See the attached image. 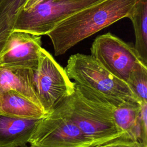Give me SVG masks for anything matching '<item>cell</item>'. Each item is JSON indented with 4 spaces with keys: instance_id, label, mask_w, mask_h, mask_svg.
<instances>
[{
    "instance_id": "1",
    "label": "cell",
    "mask_w": 147,
    "mask_h": 147,
    "mask_svg": "<svg viewBox=\"0 0 147 147\" xmlns=\"http://www.w3.org/2000/svg\"><path fill=\"white\" fill-rule=\"evenodd\" d=\"M74 83V92L57 106L89 140L97 146L125 137L130 138L115 122L113 110L118 106L104 96Z\"/></svg>"
},
{
    "instance_id": "2",
    "label": "cell",
    "mask_w": 147,
    "mask_h": 147,
    "mask_svg": "<svg viewBox=\"0 0 147 147\" xmlns=\"http://www.w3.org/2000/svg\"><path fill=\"white\" fill-rule=\"evenodd\" d=\"M137 0H103L68 16L47 35L55 56L65 53L81 41L115 22L128 18Z\"/></svg>"
},
{
    "instance_id": "3",
    "label": "cell",
    "mask_w": 147,
    "mask_h": 147,
    "mask_svg": "<svg viewBox=\"0 0 147 147\" xmlns=\"http://www.w3.org/2000/svg\"><path fill=\"white\" fill-rule=\"evenodd\" d=\"M65 70L71 80L118 106L125 102H139L127 83L113 75L91 55H71Z\"/></svg>"
},
{
    "instance_id": "4",
    "label": "cell",
    "mask_w": 147,
    "mask_h": 147,
    "mask_svg": "<svg viewBox=\"0 0 147 147\" xmlns=\"http://www.w3.org/2000/svg\"><path fill=\"white\" fill-rule=\"evenodd\" d=\"M103 0H45L18 13L13 31L42 36L75 12Z\"/></svg>"
},
{
    "instance_id": "5",
    "label": "cell",
    "mask_w": 147,
    "mask_h": 147,
    "mask_svg": "<svg viewBox=\"0 0 147 147\" xmlns=\"http://www.w3.org/2000/svg\"><path fill=\"white\" fill-rule=\"evenodd\" d=\"M35 91L44 111L49 114L75 90V83L45 49L41 48L38 64L34 71Z\"/></svg>"
},
{
    "instance_id": "6",
    "label": "cell",
    "mask_w": 147,
    "mask_h": 147,
    "mask_svg": "<svg viewBox=\"0 0 147 147\" xmlns=\"http://www.w3.org/2000/svg\"><path fill=\"white\" fill-rule=\"evenodd\" d=\"M29 143L32 147H93L95 145L59 106L40 119Z\"/></svg>"
},
{
    "instance_id": "7",
    "label": "cell",
    "mask_w": 147,
    "mask_h": 147,
    "mask_svg": "<svg viewBox=\"0 0 147 147\" xmlns=\"http://www.w3.org/2000/svg\"><path fill=\"white\" fill-rule=\"evenodd\" d=\"M91 53L106 70L126 83L136 65L140 63H143L134 47L110 33L100 35L95 39Z\"/></svg>"
},
{
    "instance_id": "8",
    "label": "cell",
    "mask_w": 147,
    "mask_h": 147,
    "mask_svg": "<svg viewBox=\"0 0 147 147\" xmlns=\"http://www.w3.org/2000/svg\"><path fill=\"white\" fill-rule=\"evenodd\" d=\"M41 36L24 32L13 31L9 36L0 55V66L35 71L42 48Z\"/></svg>"
},
{
    "instance_id": "9",
    "label": "cell",
    "mask_w": 147,
    "mask_h": 147,
    "mask_svg": "<svg viewBox=\"0 0 147 147\" xmlns=\"http://www.w3.org/2000/svg\"><path fill=\"white\" fill-rule=\"evenodd\" d=\"M40 120L0 114V147H21L26 145L29 143Z\"/></svg>"
},
{
    "instance_id": "10",
    "label": "cell",
    "mask_w": 147,
    "mask_h": 147,
    "mask_svg": "<svg viewBox=\"0 0 147 147\" xmlns=\"http://www.w3.org/2000/svg\"><path fill=\"white\" fill-rule=\"evenodd\" d=\"M34 71L28 68L0 66V92L15 91L42 109L34 89Z\"/></svg>"
},
{
    "instance_id": "11",
    "label": "cell",
    "mask_w": 147,
    "mask_h": 147,
    "mask_svg": "<svg viewBox=\"0 0 147 147\" xmlns=\"http://www.w3.org/2000/svg\"><path fill=\"white\" fill-rule=\"evenodd\" d=\"M0 114L25 119H41L48 115L35 103L13 90L0 92Z\"/></svg>"
},
{
    "instance_id": "12",
    "label": "cell",
    "mask_w": 147,
    "mask_h": 147,
    "mask_svg": "<svg viewBox=\"0 0 147 147\" xmlns=\"http://www.w3.org/2000/svg\"><path fill=\"white\" fill-rule=\"evenodd\" d=\"M141 104L138 102H125L113 110L114 119L118 128L140 145Z\"/></svg>"
},
{
    "instance_id": "13",
    "label": "cell",
    "mask_w": 147,
    "mask_h": 147,
    "mask_svg": "<svg viewBox=\"0 0 147 147\" xmlns=\"http://www.w3.org/2000/svg\"><path fill=\"white\" fill-rule=\"evenodd\" d=\"M128 18L134 30V48L141 61L147 65V0H137Z\"/></svg>"
},
{
    "instance_id": "14",
    "label": "cell",
    "mask_w": 147,
    "mask_h": 147,
    "mask_svg": "<svg viewBox=\"0 0 147 147\" xmlns=\"http://www.w3.org/2000/svg\"><path fill=\"white\" fill-rule=\"evenodd\" d=\"M126 83L140 103H147V65L142 63L137 64Z\"/></svg>"
},
{
    "instance_id": "15",
    "label": "cell",
    "mask_w": 147,
    "mask_h": 147,
    "mask_svg": "<svg viewBox=\"0 0 147 147\" xmlns=\"http://www.w3.org/2000/svg\"><path fill=\"white\" fill-rule=\"evenodd\" d=\"M140 142L144 147H147V103H141L140 114Z\"/></svg>"
},
{
    "instance_id": "16",
    "label": "cell",
    "mask_w": 147,
    "mask_h": 147,
    "mask_svg": "<svg viewBox=\"0 0 147 147\" xmlns=\"http://www.w3.org/2000/svg\"><path fill=\"white\" fill-rule=\"evenodd\" d=\"M111 147H143L140 144L131 140H123L115 142Z\"/></svg>"
},
{
    "instance_id": "17",
    "label": "cell",
    "mask_w": 147,
    "mask_h": 147,
    "mask_svg": "<svg viewBox=\"0 0 147 147\" xmlns=\"http://www.w3.org/2000/svg\"><path fill=\"white\" fill-rule=\"evenodd\" d=\"M45 0H27L24 6L22 9L25 10H28L31 9L32 7L35 6L36 5L40 3L41 2L44 1Z\"/></svg>"
},
{
    "instance_id": "18",
    "label": "cell",
    "mask_w": 147,
    "mask_h": 147,
    "mask_svg": "<svg viewBox=\"0 0 147 147\" xmlns=\"http://www.w3.org/2000/svg\"><path fill=\"white\" fill-rule=\"evenodd\" d=\"M131 140V141H133L131 139H130L129 137H123V138H119L117 140H115V141H114L111 142H110V143H108V144H103V145H97V146H93V147H111L115 142H117V141H119L120 140Z\"/></svg>"
},
{
    "instance_id": "19",
    "label": "cell",
    "mask_w": 147,
    "mask_h": 147,
    "mask_svg": "<svg viewBox=\"0 0 147 147\" xmlns=\"http://www.w3.org/2000/svg\"><path fill=\"white\" fill-rule=\"evenodd\" d=\"M21 147H32L30 145V146H27V145H24V146H21Z\"/></svg>"
},
{
    "instance_id": "20",
    "label": "cell",
    "mask_w": 147,
    "mask_h": 147,
    "mask_svg": "<svg viewBox=\"0 0 147 147\" xmlns=\"http://www.w3.org/2000/svg\"><path fill=\"white\" fill-rule=\"evenodd\" d=\"M2 0H0V3L2 2Z\"/></svg>"
}]
</instances>
